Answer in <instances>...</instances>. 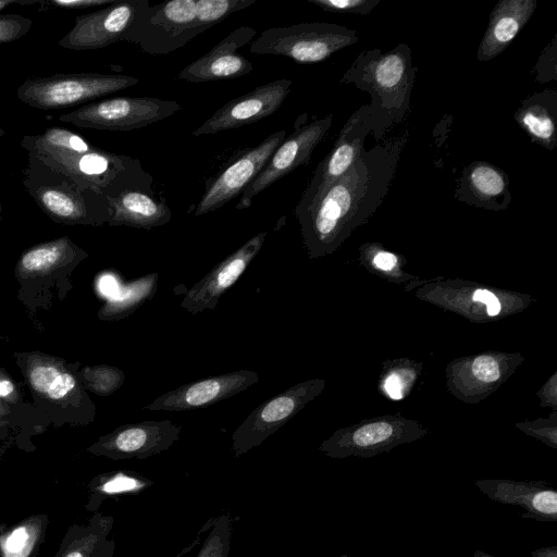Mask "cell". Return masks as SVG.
Returning a JSON list of instances; mask_svg holds the SVG:
<instances>
[{
    "label": "cell",
    "instance_id": "1",
    "mask_svg": "<svg viewBox=\"0 0 557 557\" xmlns=\"http://www.w3.org/2000/svg\"><path fill=\"white\" fill-rule=\"evenodd\" d=\"M409 140L404 129L370 149L308 205L295 208L305 246L311 257L332 249L343 235L382 205Z\"/></svg>",
    "mask_w": 557,
    "mask_h": 557
},
{
    "label": "cell",
    "instance_id": "2",
    "mask_svg": "<svg viewBox=\"0 0 557 557\" xmlns=\"http://www.w3.org/2000/svg\"><path fill=\"white\" fill-rule=\"evenodd\" d=\"M416 73L410 47L398 44L387 52L362 51L343 75L342 84H354L371 96V133L376 140L409 113Z\"/></svg>",
    "mask_w": 557,
    "mask_h": 557
},
{
    "label": "cell",
    "instance_id": "3",
    "mask_svg": "<svg viewBox=\"0 0 557 557\" xmlns=\"http://www.w3.org/2000/svg\"><path fill=\"white\" fill-rule=\"evenodd\" d=\"M23 185L39 208L58 223L99 226L110 220L107 197L79 187L64 173L29 153Z\"/></svg>",
    "mask_w": 557,
    "mask_h": 557
},
{
    "label": "cell",
    "instance_id": "4",
    "mask_svg": "<svg viewBox=\"0 0 557 557\" xmlns=\"http://www.w3.org/2000/svg\"><path fill=\"white\" fill-rule=\"evenodd\" d=\"M36 157L50 168L64 173L79 187L107 198H114L129 190L156 194L152 175L136 158L98 147L87 152L50 151Z\"/></svg>",
    "mask_w": 557,
    "mask_h": 557
},
{
    "label": "cell",
    "instance_id": "5",
    "mask_svg": "<svg viewBox=\"0 0 557 557\" xmlns=\"http://www.w3.org/2000/svg\"><path fill=\"white\" fill-rule=\"evenodd\" d=\"M355 29L331 23H300L263 30L251 42L253 54L283 55L300 64L326 60L334 52L356 44Z\"/></svg>",
    "mask_w": 557,
    "mask_h": 557
},
{
    "label": "cell",
    "instance_id": "6",
    "mask_svg": "<svg viewBox=\"0 0 557 557\" xmlns=\"http://www.w3.org/2000/svg\"><path fill=\"white\" fill-rule=\"evenodd\" d=\"M139 78L120 74L71 73L26 78L16 96L25 104L54 110L74 107L126 89Z\"/></svg>",
    "mask_w": 557,
    "mask_h": 557
},
{
    "label": "cell",
    "instance_id": "7",
    "mask_svg": "<svg viewBox=\"0 0 557 557\" xmlns=\"http://www.w3.org/2000/svg\"><path fill=\"white\" fill-rule=\"evenodd\" d=\"M206 29L197 18L196 0H171L147 5L128 30L125 41L153 55L171 53Z\"/></svg>",
    "mask_w": 557,
    "mask_h": 557
},
{
    "label": "cell",
    "instance_id": "8",
    "mask_svg": "<svg viewBox=\"0 0 557 557\" xmlns=\"http://www.w3.org/2000/svg\"><path fill=\"white\" fill-rule=\"evenodd\" d=\"M182 110L174 100L156 97H114L63 113L59 121L82 128L129 132L162 121Z\"/></svg>",
    "mask_w": 557,
    "mask_h": 557
},
{
    "label": "cell",
    "instance_id": "9",
    "mask_svg": "<svg viewBox=\"0 0 557 557\" xmlns=\"http://www.w3.org/2000/svg\"><path fill=\"white\" fill-rule=\"evenodd\" d=\"M315 392V382H304L259 405L232 434L234 457L238 458L261 445L298 413Z\"/></svg>",
    "mask_w": 557,
    "mask_h": 557
},
{
    "label": "cell",
    "instance_id": "10",
    "mask_svg": "<svg viewBox=\"0 0 557 557\" xmlns=\"http://www.w3.org/2000/svg\"><path fill=\"white\" fill-rule=\"evenodd\" d=\"M147 5L148 0H115L91 13L77 15L72 29L58 44L65 49L83 51L125 41L128 30Z\"/></svg>",
    "mask_w": 557,
    "mask_h": 557
},
{
    "label": "cell",
    "instance_id": "11",
    "mask_svg": "<svg viewBox=\"0 0 557 557\" xmlns=\"http://www.w3.org/2000/svg\"><path fill=\"white\" fill-rule=\"evenodd\" d=\"M333 123L326 115L299 126L278 145L256 178L244 189L236 209H248L253 198L300 165L309 163L311 154Z\"/></svg>",
    "mask_w": 557,
    "mask_h": 557
},
{
    "label": "cell",
    "instance_id": "12",
    "mask_svg": "<svg viewBox=\"0 0 557 557\" xmlns=\"http://www.w3.org/2000/svg\"><path fill=\"white\" fill-rule=\"evenodd\" d=\"M285 137L286 131L283 129L271 134L220 172L207 185L194 214L199 216L215 211L243 193Z\"/></svg>",
    "mask_w": 557,
    "mask_h": 557
},
{
    "label": "cell",
    "instance_id": "13",
    "mask_svg": "<svg viewBox=\"0 0 557 557\" xmlns=\"http://www.w3.org/2000/svg\"><path fill=\"white\" fill-rule=\"evenodd\" d=\"M259 380V374L252 370L230 371L181 385L160 395L144 409L176 412L206 408L248 389Z\"/></svg>",
    "mask_w": 557,
    "mask_h": 557
},
{
    "label": "cell",
    "instance_id": "14",
    "mask_svg": "<svg viewBox=\"0 0 557 557\" xmlns=\"http://www.w3.org/2000/svg\"><path fill=\"white\" fill-rule=\"evenodd\" d=\"M371 133L370 109L363 104L343 126L333 149L318 164L298 205L304 207L339 178L360 157L367 136Z\"/></svg>",
    "mask_w": 557,
    "mask_h": 557
},
{
    "label": "cell",
    "instance_id": "15",
    "mask_svg": "<svg viewBox=\"0 0 557 557\" xmlns=\"http://www.w3.org/2000/svg\"><path fill=\"white\" fill-rule=\"evenodd\" d=\"M293 82L280 78L226 102L191 134L210 135L256 123L273 114L290 92Z\"/></svg>",
    "mask_w": 557,
    "mask_h": 557
},
{
    "label": "cell",
    "instance_id": "16",
    "mask_svg": "<svg viewBox=\"0 0 557 557\" xmlns=\"http://www.w3.org/2000/svg\"><path fill=\"white\" fill-rule=\"evenodd\" d=\"M267 236V231L256 234L218 263L186 292L180 304L181 308L190 314L214 310L221 297L239 280L251 261L257 257Z\"/></svg>",
    "mask_w": 557,
    "mask_h": 557
},
{
    "label": "cell",
    "instance_id": "17",
    "mask_svg": "<svg viewBox=\"0 0 557 557\" xmlns=\"http://www.w3.org/2000/svg\"><path fill=\"white\" fill-rule=\"evenodd\" d=\"M182 428L170 420L125 424L102 437L97 449L114 459H146L161 454L178 441Z\"/></svg>",
    "mask_w": 557,
    "mask_h": 557
},
{
    "label": "cell",
    "instance_id": "18",
    "mask_svg": "<svg viewBox=\"0 0 557 557\" xmlns=\"http://www.w3.org/2000/svg\"><path fill=\"white\" fill-rule=\"evenodd\" d=\"M256 35L257 30L253 27H237L211 50L185 66L177 77L190 83H203L237 78L250 73L251 62L237 51Z\"/></svg>",
    "mask_w": 557,
    "mask_h": 557
},
{
    "label": "cell",
    "instance_id": "19",
    "mask_svg": "<svg viewBox=\"0 0 557 557\" xmlns=\"http://www.w3.org/2000/svg\"><path fill=\"white\" fill-rule=\"evenodd\" d=\"M474 484L494 502L522 507L523 519L557 522V492L544 481L484 479L475 481Z\"/></svg>",
    "mask_w": 557,
    "mask_h": 557
},
{
    "label": "cell",
    "instance_id": "20",
    "mask_svg": "<svg viewBox=\"0 0 557 557\" xmlns=\"http://www.w3.org/2000/svg\"><path fill=\"white\" fill-rule=\"evenodd\" d=\"M455 197L480 208L505 209L511 201L508 175L488 162H472L462 170Z\"/></svg>",
    "mask_w": 557,
    "mask_h": 557
},
{
    "label": "cell",
    "instance_id": "21",
    "mask_svg": "<svg viewBox=\"0 0 557 557\" xmlns=\"http://www.w3.org/2000/svg\"><path fill=\"white\" fill-rule=\"evenodd\" d=\"M536 0H500L493 8L476 59L490 61L500 54L532 17Z\"/></svg>",
    "mask_w": 557,
    "mask_h": 557
},
{
    "label": "cell",
    "instance_id": "22",
    "mask_svg": "<svg viewBox=\"0 0 557 557\" xmlns=\"http://www.w3.org/2000/svg\"><path fill=\"white\" fill-rule=\"evenodd\" d=\"M108 201L111 209L108 224L111 226L151 230L169 223L172 218L169 206L156 194L129 190L108 198Z\"/></svg>",
    "mask_w": 557,
    "mask_h": 557
},
{
    "label": "cell",
    "instance_id": "23",
    "mask_svg": "<svg viewBox=\"0 0 557 557\" xmlns=\"http://www.w3.org/2000/svg\"><path fill=\"white\" fill-rule=\"evenodd\" d=\"M515 120L533 143L553 150L557 145V91L544 89L528 96L516 110Z\"/></svg>",
    "mask_w": 557,
    "mask_h": 557
},
{
    "label": "cell",
    "instance_id": "24",
    "mask_svg": "<svg viewBox=\"0 0 557 557\" xmlns=\"http://www.w3.org/2000/svg\"><path fill=\"white\" fill-rule=\"evenodd\" d=\"M33 389L51 400H60L76 387L75 376L60 362L47 357H33L27 364Z\"/></svg>",
    "mask_w": 557,
    "mask_h": 557
},
{
    "label": "cell",
    "instance_id": "25",
    "mask_svg": "<svg viewBox=\"0 0 557 557\" xmlns=\"http://www.w3.org/2000/svg\"><path fill=\"white\" fill-rule=\"evenodd\" d=\"M81 253V249L64 236L26 250L18 261L17 270L23 276L44 274L75 259Z\"/></svg>",
    "mask_w": 557,
    "mask_h": 557
},
{
    "label": "cell",
    "instance_id": "26",
    "mask_svg": "<svg viewBox=\"0 0 557 557\" xmlns=\"http://www.w3.org/2000/svg\"><path fill=\"white\" fill-rule=\"evenodd\" d=\"M158 273H148L125 285L120 293L108 299L99 311L103 320H121L151 300L158 288Z\"/></svg>",
    "mask_w": 557,
    "mask_h": 557
},
{
    "label": "cell",
    "instance_id": "27",
    "mask_svg": "<svg viewBox=\"0 0 557 557\" xmlns=\"http://www.w3.org/2000/svg\"><path fill=\"white\" fill-rule=\"evenodd\" d=\"M20 145L34 156L50 151L87 152L95 147L82 136L62 127H49L41 134L25 135Z\"/></svg>",
    "mask_w": 557,
    "mask_h": 557
},
{
    "label": "cell",
    "instance_id": "28",
    "mask_svg": "<svg viewBox=\"0 0 557 557\" xmlns=\"http://www.w3.org/2000/svg\"><path fill=\"white\" fill-rule=\"evenodd\" d=\"M113 527V518L96 515L83 534L69 547L63 557H91L107 540Z\"/></svg>",
    "mask_w": 557,
    "mask_h": 557
},
{
    "label": "cell",
    "instance_id": "29",
    "mask_svg": "<svg viewBox=\"0 0 557 557\" xmlns=\"http://www.w3.org/2000/svg\"><path fill=\"white\" fill-rule=\"evenodd\" d=\"M233 521L223 512L213 519L211 529L205 539L197 557H230Z\"/></svg>",
    "mask_w": 557,
    "mask_h": 557
},
{
    "label": "cell",
    "instance_id": "30",
    "mask_svg": "<svg viewBox=\"0 0 557 557\" xmlns=\"http://www.w3.org/2000/svg\"><path fill=\"white\" fill-rule=\"evenodd\" d=\"M257 0H196L197 18L207 30L231 14L252 5Z\"/></svg>",
    "mask_w": 557,
    "mask_h": 557
},
{
    "label": "cell",
    "instance_id": "31",
    "mask_svg": "<svg viewBox=\"0 0 557 557\" xmlns=\"http://www.w3.org/2000/svg\"><path fill=\"white\" fill-rule=\"evenodd\" d=\"M153 482L140 473L134 471H117L108 475L97 486V491L103 496L120 494H134L147 490Z\"/></svg>",
    "mask_w": 557,
    "mask_h": 557
},
{
    "label": "cell",
    "instance_id": "32",
    "mask_svg": "<svg viewBox=\"0 0 557 557\" xmlns=\"http://www.w3.org/2000/svg\"><path fill=\"white\" fill-rule=\"evenodd\" d=\"M85 382L89 389L98 395H110L119 389L125 374L119 368L111 366H96L84 371Z\"/></svg>",
    "mask_w": 557,
    "mask_h": 557
},
{
    "label": "cell",
    "instance_id": "33",
    "mask_svg": "<svg viewBox=\"0 0 557 557\" xmlns=\"http://www.w3.org/2000/svg\"><path fill=\"white\" fill-rule=\"evenodd\" d=\"M323 11L349 14H369L381 0H307Z\"/></svg>",
    "mask_w": 557,
    "mask_h": 557
},
{
    "label": "cell",
    "instance_id": "34",
    "mask_svg": "<svg viewBox=\"0 0 557 557\" xmlns=\"http://www.w3.org/2000/svg\"><path fill=\"white\" fill-rule=\"evenodd\" d=\"M33 21L20 14H0V44H9L28 33Z\"/></svg>",
    "mask_w": 557,
    "mask_h": 557
},
{
    "label": "cell",
    "instance_id": "35",
    "mask_svg": "<svg viewBox=\"0 0 557 557\" xmlns=\"http://www.w3.org/2000/svg\"><path fill=\"white\" fill-rule=\"evenodd\" d=\"M557 36L552 38V42L542 51L535 65L536 81L545 83L556 79V42Z\"/></svg>",
    "mask_w": 557,
    "mask_h": 557
},
{
    "label": "cell",
    "instance_id": "36",
    "mask_svg": "<svg viewBox=\"0 0 557 557\" xmlns=\"http://www.w3.org/2000/svg\"><path fill=\"white\" fill-rule=\"evenodd\" d=\"M472 373L483 382H494L499 377V368L494 358L480 356L472 363Z\"/></svg>",
    "mask_w": 557,
    "mask_h": 557
},
{
    "label": "cell",
    "instance_id": "37",
    "mask_svg": "<svg viewBox=\"0 0 557 557\" xmlns=\"http://www.w3.org/2000/svg\"><path fill=\"white\" fill-rule=\"evenodd\" d=\"M115 0H49L41 1V3L48 7H54L58 9H86L94 7H106L114 3Z\"/></svg>",
    "mask_w": 557,
    "mask_h": 557
},
{
    "label": "cell",
    "instance_id": "38",
    "mask_svg": "<svg viewBox=\"0 0 557 557\" xmlns=\"http://www.w3.org/2000/svg\"><path fill=\"white\" fill-rule=\"evenodd\" d=\"M473 300L481 301L486 305V310L490 315H496L500 311V304L496 296L486 290V289H478L473 294Z\"/></svg>",
    "mask_w": 557,
    "mask_h": 557
},
{
    "label": "cell",
    "instance_id": "39",
    "mask_svg": "<svg viewBox=\"0 0 557 557\" xmlns=\"http://www.w3.org/2000/svg\"><path fill=\"white\" fill-rule=\"evenodd\" d=\"M0 398L11 403L17 398L14 383L2 372H0Z\"/></svg>",
    "mask_w": 557,
    "mask_h": 557
},
{
    "label": "cell",
    "instance_id": "40",
    "mask_svg": "<svg viewBox=\"0 0 557 557\" xmlns=\"http://www.w3.org/2000/svg\"><path fill=\"white\" fill-rule=\"evenodd\" d=\"M373 263L376 268L388 271L396 265L397 258L391 252L380 251L374 256Z\"/></svg>",
    "mask_w": 557,
    "mask_h": 557
},
{
    "label": "cell",
    "instance_id": "41",
    "mask_svg": "<svg viewBox=\"0 0 557 557\" xmlns=\"http://www.w3.org/2000/svg\"><path fill=\"white\" fill-rule=\"evenodd\" d=\"M385 391L393 399H400L401 396V385L399 379L393 374L389 375L384 384Z\"/></svg>",
    "mask_w": 557,
    "mask_h": 557
},
{
    "label": "cell",
    "instance_id": "42",
    "mask_svg": "<svg viewBox=\"0 0 557 557\" xmlns=\"http://www.w3.org/2000/svg\"><path fill=\"white\" fill-rule=\"evenodd\" d=\"M114 552V542L106 540L94 553L91 557H112Z\"/></svg>",
    "mask_w": 557,
    "mask_h": 557
},
{
    "label": "cell",
    "instance_id": "43",
    "mask_svg": "<svg viewBox=\"0 0 557 557\" xmlns=\"http://www.w3.org/2000/svg\"><path fill=\"white\" fill-rule=\"evenodd\" d=\"M532 557H557V546H546L531 552Z\"/></svg>",
    "mask_w": 557,
    "mask_h": 557
},
{
    "label": "cell",
    "instance_id": "44",
    "mask_svg": "<svg viewBox=\"0 0 557 557\" xmlns=\"http://www.w3.org/2000/svg\"><path fill=\"white\" fill-rule=\"evenodd\" d=\"M12 4H27V1H18V0H0V12L9 5Z\"/></svg>",
    "mask_w": 557,
    "mask_h": 557
},
{
    "label": "cell",
    "instance_id": "45",
    "mask_svg": "<svg viewBox=\"0 0 557 557\" xmlns=\"http://www.w3.org/2000/svg\"><path fill=\"white\" fill-rule=\"evenodd\" d=\"M473 557H497V556H493V555L487 554V553L482 552V550H475L474 554H473ZM507 557H512V556H507Z\"/></svg>",
    "mask_w": 557,
    "mask_h": 557
},
{
    "label": "cell",
    "instance_id": "46",
    "mask_svg": "<svg viewBox=\"0 0 557 557\" xmlns=\"http://www.w3.org/2000/svg\"><path fill=\"white\" fill-rule=\"evenodd\" d=\"M4 134H5V131H4V128L0 124V137L3 136Z\"/></svg>",
    "mask_w": 557,
    "mask_h": 557
},
{
    "label": "cell",
    "instance_id": "47",
    "mask_svg": "<svg viewBox=\"0 0 557 557\" xmlns=\"http://www.w3.org/2000/svg\"><path fill=\"white\" fill-rule=\"evenodd\" d=\"M1 212H2V203L0 201V220L2 219Z\"/></svg>",
    "mask_w": 557,
    "mask_h": 557
},
{
    "label": "cell",
    "instance_id": "48",
    "mask_svg": "<svg viewBox=\"0 0 557 557\" xmlns=\"http://www.w3.org/2000/svg\"><path fill=\"white\" fill-rule=\"evenodd\" d=\"M338 557H351L350 555H347V554H342L339 555Z\"/></svg>",
    "mask_w": 557,
    "mask_h": 557
},
{
    "label": "cell",
    "instance_id": "49",
    "mask_svg": "<svg viewBox=\"0 0 557 557\" xmlns=\"http://www.w3.org/2000/svg\"><path fill=\"white\" fill-rule=\"evenodd\" d=\"M3 410H4V409H3V407H1V406H0V413H2V412H3Z\"/></svg>",
    "mask_w": 557,
    "mask_h": 557
}]
</instances>
